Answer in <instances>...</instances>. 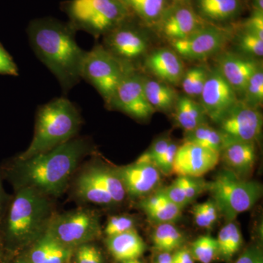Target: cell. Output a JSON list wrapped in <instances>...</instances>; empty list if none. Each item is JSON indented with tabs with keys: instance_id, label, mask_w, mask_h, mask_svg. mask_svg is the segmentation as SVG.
<instances>
[{
	"instance_id": "cell-1",
	"label": "cell",
	"mask_w": 263,
	"mask_h": 263,
	"mask_svg": "<svg viewBox=\"0 0 263 263\" xmlns=\"http://www.w3.org/2000/svg\"><path fill=\"white\" fill-rule=\"evenodd\" d=\"M92 151L89 140L76 137L49 152L26 160L15 157L0 167L14 190L32 189L53 198L65 193L79 164Z\"/></svg>"
},
{
	"instance_id": "cell-2",
	"label": "cell",
	"mask_w": 263,
	"mask_h": 263,
	"mask_svg": "<svg viewBox=\"0 0 263 263\" xmlns=\"http://www.w3.org/2000/svg\"><path fill=\"white\" fill-rule=\"evenodd\" d=\"M75 29L53 18L34 19L27 28L29 42L67 93L79 84L86 51L78 45Z\"/></svg>"
},
{
	"instance_id": "cell-3",
	"label": "cell",
	"mask_w": 263,
	"mask_h": 263,
	"mask_svg": "<svg viewBox=\"0 0 263 263\" xmlns=\"http://www.w3.org/2000/svg\"><path fill=\"white\" fill-rule=\"evenodd\" d=\"M55 213L50 197L32 189L15 190L0 220V234L8 254L41 238Z\"/></svg>"
},
{
	"instance_id": "cell-4",
	"label": "cell",
	"mask_w": 263,
	"mask_h": 263,
	"mask_svg": "<svg viewBox=\"0 0 263 263\" xmlns=\"http://www.w3.org/2000/svg\"><path fill=\"white\" fill-rule=\"evenodd\" d=\"M82 124L80 111L70 100H51L38 109L32 141L17 158L26 160L63 144L77 137Z\"/></svg>"
},
{
	"instance_id": "cell-5",
	"label": "cell",
	"mask_w": 263,
	"mask_h": 263,
	"mask_svg": "<svg viewBox=\"0 0 263 263\" xmlns=\"http://www.w3.org/2000/svg\"><path fill=\"white\" fill-rule=\"evenodd\" d=\"M76 32L104 36L131 16L122 0H68L62 4Z\"/></svg>"
},
{
	"instance_id": "cell-6",
	"label": "cell",
	"mask_w": 263,
	"mask_h": 263,
	"mask_svg": "<svg viewBox=\"0 0 263 263\" xmlns=\"http://www.w3.org/2000/svg\"><path fill=\"white\" fill-rule=\"evenodd\" d=\"M76 200L103 207L119 205L127 196L114 167L91 162L82 167L72 183Z\"/></svg>"
},
{
	"instance_id": "cell-7",
	"label": "cell",
	"mask_w": 263,
	"mask_h": 263,
	"mask_svg": "<svg viewBox=\"0 0 263 263\" xmlns=\"http://www.w3.org/2000/svg\"><path fill=\"white\" fill-rule=\"evenodd\" d=\"M206 190L228 222L250 210L262 193L260 183L243 179L228 169L223 170L212 182L206 183Z\"/></svg>"
},
{
	"instance_id": "cell-8",
	"label": "cell",
	"mask_w": 263,
	"mask_h": 263,
	"mask_svg": "<svg viewBox=\"0 0 263 263\" xmlns=\"http://www.w3.org/2000/svg\"><path fill=\"white\" fill-rule=\"evenodd\" d=\"M133 68L134 66L118 60L103 45L96 44L91 51H86L81 79L98 90L108 108L121 81Z\"/></svg>"
},
{
	"instance_id": "cell-9",
	"label": "cell",
	"mask_w": 263,
	"mask_h": 263,
	"mask_svg": "<svg viewBox=\"0 0 263 263\" xmlns=\"http://www.w3.org/2000/svg\"><path fill=\"white\" fill-rule=\"evenodd\" d=\"M46 232L61 245L74 250L95 240L101 233L100 216L85 207L61 214L55 213Z\"/></svg>"
},
{
	"instance_id": "cell-10",
	"label": "cell",
	"mask_w": 263,
	"mask_h": 263,
	"mask_svg": "<svg viewBox=\"0 0 263 263\" xmlns=\"http://www.w3.org/2000/svg\"><path fill=\"white\" fill-rule=\"evenodd\" d=\"M232 34L230 29L207 23L185 39L170 43L180 57L203 61L222 51Z\"/></svg>"
},
{
	"instance_id": "cell-11",
	"label": "cell",
	"mask_w": 263,
	"mask_h": 263,
	"mask_svg": "<svg viewBox=\"0 0 263 263\" xmlns=\"http://www.w3.org/2000/svg\"><path fill=\"white\" fill-rule=\"evenodd\" d=\"M133 15L104 35L103 46L121 62L132 66L146 55L148 48L146 33Z\"/></svg>"
},
{
	"instance_id": "cell-12",
	"label": "cell",
	"mask_w": 263,
	"mask_h": 263,
	"mask_svg": "<svg viewBox=\"0 0 263 263\" xmlns=\"http://www.w3.org/2000/svg\"><path fill=\"white\" fill-rule=\"evenodd\" d=\"M217 124L224 137V144L235 141L255 143L262 133V116L259 108L238 100Z\"/></svg>"
},
{
	"instance_id": "cell-13",
	"label": "cell",
	"mask_w": 263,
	"mask_h": 263,
	"mask_svg": "<svg viewBox=\"0 0 263 263\" xmlns=\"http://www.w3.org/2000/svg\"><path fill=\"white\" fill-rule=\"evenodd\" d=\"M205 24L194 10L191 0H171L152 29L171 43L185 39Z\"/></svg>"
},
{
	"instance_id": "cell-14",
	"label": "cell",
	"mask_w": 263,
	"mask_h": 263,
	"mask_svg": "<svg viewBox=\"0 0 263 263\" xmlns=\"http://www.w3.org/2000/svg\"><path fill=\"white\" fill-rule=\"evenodd\" d=\"M143 76L131 69L118 86L108 108L116 109L129 117L144 120L155 113L143 90Z\"/></svg>"
},
{
	"instance_id": "cell-15",
	"label": "cell",
	"mask_w": 263,
	"mask_h": 263,
	"mask_svg": "<svg viewBox=\"0 0 263 263\" xmlns=\"http://www.w3.org/2000/svg\"><path fill=\"white\" fill-rule=\"evenodd\" d=\"M200 99L205 115L216 124L239 100L217 68L209 72Z\"/></svg>"
},
{
	"instance_id": "cell-16",
	"label": "cell",
	"mask_w": 263,
	"mask_h": 263,
	"mask_svg": "<svg viewBox=\"0 0 263 263\" xmlns=\"http://www.w3.org/2000/svg\"><path fill=\"white\" fill-rule=\"evenodd\" d=\"M219 160L218 152L184 141L176 152L173 174L178 177L200 178L215 168Z\"/></svg>"
},
{
	"instance_id": "cell-17",
	"label": "cell",
	"mask_w": 263,
	"mask_h": 263,
	"mask_svg": "<svg viewBox=\"0 0 263 263\" xmlns=\"http://www.w3.org/2000/svg\"><path fill=\"white\" fill-rule=\"evenodd\" d=\"M122 181L128 197L143 198L157 191L160 185L161 174L150 162L137 160L134 163L114 167Z\"/></svg>"
},
{
	"instance_id": "cell-18",
	"label": "cell",
	"mask_w": 263,
	"mask_h": 263,
	"mask_svg": "<svg viewBox=\"0 0 263 263\" xmlns=\"http://www.w3.org/2000/svg\"><path fill=\"white\" fill-rule=\"evenodd\" d=\"M218 65V70L235 92L243 94L249 79L259 68L260 63L255 59L241 54L224 53L219 57Z\"/></svg>"
},
{
	"instance_id": "cell-19",
	"label": "cell",
	"mask_w": 263,
	"mask_h": 263,
	"mask_svg": "<svg viewBox=\"0 0 263 263\" xmlns=\"http://www.w3.org/2000/svg\"><path fill=\"white\" fill-rule=\"evenodd\" d=\"M145 66L157 79L169 85L180 84L185 72L179 54L168 48L152 51L146 57Z\"/></svg>"
},
{
	"instance_id": "cell-20",
	"label": "cell",
	"mask_w": 263,
	"mask_h": 263,
	"mask_svg": "<svg viewBox=\"0 0 263 263\" xmlns=\"http://www.w3.org/2000/svg\"><path fill=\"white\" fill-rule=\"evenodd\" d=\"M194 10L206 23L221 26L231 23L241 15V0H191Z\"/></svg>"
},
{
	"instance_id": "cell-21",
	"label": "cell",
	"mask_w": 263,
	"mask_h": 263,
	"mask_svg": "<svg viewBox=\"0 0 263 263\" xmlns=\"http://www.w3.org/2000/svg\"><path fill=\"white\" fill-rule=\"evenodd\" d=\"M220 159L237 176L243 178L254 168L257 160L255 143L252 142H229L223 146Z\"/></svg>"
},
{
	"instance_id": "cell-22",
	"label": "cell",
	"mask_w": 263,
	"mask_h": 263,
	"mask_svg": "<svg viewBox=\"0 0 263 263\" xmlns=\"http://www.w3.org/2000/svg\"><path fill=\"white\" fill-rule=\"evenodd\" d=\"M107 247L114 258L119 262L139 259L146 246L136 229L107 238Z\"/></svg>"
},
{
	"instance_id": "cell-23",
	"label": "cell",
	"mask_w": 263,
	"mask_h": 263,
	"mask_svg": "<svg viewBox=\"0 0 263 263\" xmlns=\"http://www.w3.org/2000/svg\"><path fill=\"white\" fill-rule=\"evenodd\" d=\"M174 108L175 120L184 133L206 123L207 117L200 104L186 95L178 98Z\"/></svg>"
},
{
	"instance_id": "cell-24",
	"label": "cell",
	"mask_w": 263,
	"mask_h": 263,
	"mask_svg": "<svg viewBox=\"0 0 263 263\" xmlns=\"http://www.w3.org/2000/svg\"><path fill=\"white\" fill-rule=\"evenodd\" d=\"M130 14L144 27L153 28L171 0H122Z\"/></svg>"
},
{
	"instance_id": "cell-25",
	"label": "cell",
	"mask_w": 263,
	"mask_h": 263,
	"mask_svg": "<svg viewBox=\"0 0 263 263\" xmlns=\"http://www.w3.org/2000/svg\"><path fill=\"white\" fill-rule=\"evenodd\" d=\"M143 84L147 100L155 110L168 112L174 108L179 95L171 85L147 78H143Z\"/></svg>"
},
{
	"instance_id": "cell-26",
	"label": "cell",
	"mask_w": 263,
	"mask_h": 263,
	"mask_svg": "<svg viewBox=\"0 0 263 263\" xmlns=\"http://www.w3.org/2000/svg\"><path fill=\"white\" fill-rule=\"evenodd\" d=\"M184 141L190 142L220 154L224 145V137L219 129L206 123L200 124L193 130L184 133Z\"/></svg>"
},
{
	"instance_id": "cell-27",
	"label": "cell",
	"mask_w": 263,
	"mask_h": 263,
	"mask_svg": "<svg viewBox=\"0 0 263 263\" xmlns=\"http://www.w3.org/2000/svg\"><path fill=\"white\" fill-rule=\"evenodd\" d=\"M152 241L158 252H171L181 248L184 242L183 233L173 223L157 224Z\"/></svg>"
},
{
	"instance_id": "cell-28",
	"label": "cell",
	"mask_w": 263,
	"mask_h": 263,
	"mask_svg": "<svg viewBox=\"0 0 263 263\" xmlns=\"http://www.w3.org/2000/svg\"><path fill=\"white\" fill-rule=\"evenodd\" d=\"M216 240L218 254L226 260L231 258L240 250L243 242L239 228L234 221H230L223 227Z\"/></svg>"
},
{
	"instance_id": "cell-29",
	"label": "cell",
	"mask_w": 263,
	"mask_h": 263,
	"mask_svg": "<svg viewBox=\"0 0 263 263\" xmlns=\"http://www.w3.org/2000/svg\"><path fill=\"white\" fill-rule=\"evenodd\" d=\"M210 70L205 66H195L185 71L181 84L185 95L191 98H200Z\"/></svg>"
},
{
	"instance_id": "cell-30",
	"label": "cell",
	"mask_w": 263,
	"mask_h": 263,
	"mask_svg": "<svg viewBox=\"0 0 263 263\" xmlns=\"http://www.w3.org/2000/svg\"><path fill=\"white\" fill-rule=\"evenodd\" d=\"M183 209L175 205L164 196L160 206L143 211L148 219L157 224L173 223L177 221L182 214Z\"/></svg>"
},
{
	"instance_id": "cell-31",
	"label": "cell",
	"mask_w": 263,
	"mask_h": 263,
	"mask_svg": "<svg viewBox=\"0 0 263 263\" xmlns=\"http://www.w3.org/2000/svg\"><path fill=\"white\" fill-rule=\"evenodd\" d=\"M195 260L200 263H211L218 255L216 238L209 235L199 237L192 243L191 250Z\"/></svg>"
},
{
	"instance_id": "cell-32",
	"label": "cell",
	"mask_w": 263,
	"mask_h": 263,
	"mask_svg": "<svg viewBox=\"0 0 263 263\" xmlns=\"http://www.w3.org/2000/svg\"><path fill=\"white\" fill-rule=\"evenodd\" d=\"M243 103L253 107L259 108L263 102V70L262 65L255 71L243 93Z\"/></svg>"
},
{
	"instance_id": "cell-33",
	"label": "cell",
	"mask_w": 263,
	"mask_h": 263,
	"mask_svg": "<svg viewBox=\"0 0 263 263\" xmlns=\"http://www.w3.org/2000/svg\"><path fill=\"white\" fill-rule=\"evenodd\" d=\"M236 34V45L241 55L252 59L262 57L263 40L241 29Z\"/></svg>"
},
{
	"instance_id": "cell-34",
	"label": "cell",
	"mask_w": 263,
	"mask_h": 263,
	"mask_svg": "<svg viewBox=\"0 0 263 263\" xmlns=\"http://www.w3.org/2000/svg\"><path fill=\"white\" fill-rule=\"evenodd\" d=\"M58 243L54 238L46 232L31 245L32 247L27 259L30 263H44Z\"/></svg>"
},
{
	"instance_id": "cell-35",
	"label": "cell",
	"mask_w": 263,
	"mask_h": 263,
	"mask_svg": "<svg viewBox=\"0 0 263 263\" xmlns=\"http://www.w3.org/2000/svg\"><path fill=\"white\" fill-rule=\"evenodd\" d=\"M136 221L134 218L127 214H119L108 218L104 233L108 237L113 236L129 230L136 229Z\"/></svg>"
},
{
	"instance_id": "cell-36",
	"label": "cell",
	"mask_w": 263,
	"mask_h": 263,
	"mask_svg": "<svg viewBox=\"0 0 263 263\" xmlns=\"http://www.w3.org/2000/svg\"><path fill=\"white\" fill-rule=\"evenodd\" d=\"M76 263H103L101 252L95 245L84 243L74 249Z\"/></svg>"
},
{
	"instance_id": "cell-37",
	"label": "cell",
	"mask_w": 263,
	"mask_h": 263,
	"mask_svg": "<svg viewBox=\"0 0 263 263\" xmlns=\"http://www.w3.org/2000/svg\"><path fill=\"white\" fill-rule=\"evenodd\" d=\"M178 179L190 203L198 197L204 190H206V183L203 182L200 178L179 176Z\"/></svg>"
},
{
	"instance_id": "cell-38",
	"label": "cell",
	"mask_w": 263,
	"mask_h": 263,
	"mask_svg": "<svg viewBox=\"0 0 263 263\" xmlns=\"http://www.w3.org/2000/svg\"><path fill=\"white\" fill-rule=\"evenodd\" d=\"M178 148L179 146L174 142L171 141L166 152L154 162L161 174L169 176L173 174L175 157Z\"/></svg>"
},
{
	"instance_id": "cell-39",
	"label": "cell",
	"mask_w": 263,
	"mask_h": 263,
	"mask_svg": "<svg viewBox=\"0 0 263 263\" xmlns=\"http://www.w3.org/2000/svg\"><path fill=\"white\" fill-rule=\"evenodd\" d=\"M161 190L167 200L181 209L190 204L178 178L171 185Z\"/></svg>"
},
{
	"instance_id": "cell-40",
	"label": "cell",
	"mask_w": 263,
	"mask_h": 263,
	"mask_svg": "<svg viewBox=\"0 0 263 263\" xmlns=\"http://www.w3.org/2000/svg\"><path fill=\"white\" fill-rule=\"evenodd\" d=\"M263 40V12L253 10L252 14L246 19L240 28Z\"/></svg>"
},
{
	"instance_id": "cell-41",
	"label": "cell",
	"mask_w": 263,
	"mask_h": 263,
	"mask_svg": "<svg viewBox=\"0 0 263 263\" xmlns=\"http://www.w3.org/2000/svg\"><path fill=\"white\" fill-rule=\"evenodd\" d=\"M0 75L18 76V68L13 57L0 43Z\"/></svg>"
},
{
	"instance_id": "cell-42",
	"label": "cell",
	"mask_w": 263,
	"mask_h": 263,
	"mask_svg": "<svg viewBox=\"0 0 263 263\" xmlns=\"http://www.w3.org/2000/svg\"><path fill=\"white\" fill-rule=\"evenodd\" d=\"M73 249L67 248L59 242L44 263H67L73 254Z\"/></svg>"
},
{
	"instance_id": "cell-43",
	"label": "cell",
	"mask_w": 263,
	"mask_h": 263,
	"mask_svg": "<svg viewBox=\"0 0 263 263\" xmlns=\"http://www.w3.org/2000/svg\"><path fill=\"white\" fill-rule=\"evenodd\" d=\"M171 141L169 138H162L160 139L157 140L155 142L148 152H146V155H148L149 160L152 163L155 162L157 159L160 158L161 156L163 155L166 150L168 148L170 143Z\"/></svg>"
},
{
	"instance_id": "cell-44",
	"label": "cell",
	"mask_w": 263,
	"mask_h": 263,
	"mask_svg": "<svg viewBox=\"0 0 263 263\" xmlns=\"http://www.w3.org/2000/svg\"><path fill=\"white\" fill-rule=\"evenodd\" d=\"M235 263H263L262 251L258 247H249Z\"/></svg>"
},
{
	"instance_id": "cell-45",
	"label": "cell",
	"mask_w": 263,
	"mask_h": 263,
	"mask_svg": "<svg viewBox=\"0 0 263 263\" xmlns=\"http://www.w3.org/2000/svg\"><path fill=\"white\" fill-rule=\"evenodd\" d=\"M199 204H200L202 212L206 216L208 220L209 221L212 226H214L217 221L218 217H219V212L215 202H214V200H211Z\"/></svg>"
},
{
	"instance_id": "cell-46",
	"label": "cell",
	"mask_w": 263,
	"mask_h": 263,
	"mask_svg": "<svg viewBox=\"0 0 263 263\" xmlns=\"http://www.w3.org/2000/svg\"><path fill=\"white\" fill-rule=\"evenodd\" d=\"M191 213L193 214L194 221L199 228H204V229H209L212 228V226L202 212L200 204L194 205Z\"/></svg>"
},
{
	"instance_id": "cell-47",
	"label": "cell",
	"mask_w": 263,
	"mask_h": 263,
	"mask_svg": "<svg viewBox=\"0 0 263 263\" xmlns=\"http://www.w3.org/2000/svg\"><path fill=\"white\" fill-rule=\"evenodd\" d=\"M172 257L174 263H195V259L190 249L185 247L176 249Z\"/></svg>"
},
{
	"instance_id": "cell-48",
	"label": "cell",
	"mask_w": 263,
	"mask_h": 263,
	"mask_svg": "<svg viewBox=\"0 0 263 263\" xmlns=\"http://www.w3.org/2000/svg\"><path fill=\"white\" fill-rule=\"evenodd\" d=\"M3 179H3L1 167H0V220L4 215L5 211H6L12 197V195H8L5 192L4 186H3Z\"/></svg>"
},
{
	"instance_id": "cell-49",
	"label": "cell",
	"mask_w": 263,
	"mask_h": 263,
	"mask_svg": "<svg viewBox=\"0 0 263 263\" xmlns=\"http://www.w3.org/2000/svg\"><path fill=\"white\" fill-rule=\"evenodd\" d=\"M8 254L6 248H5L4 240H3L2 235L0 234V263L5 262V261L8 260Z\"/></svg>"
},
{
	"instance_id": "cell-50",
	"label": "cell",
	"mask_w": 263,
	"mask_h": 263,
	"mask_svg": "<svg viewBox=\"0 0 263 263\" xmlns=\"http://www.w3.org/2000/svg\"><path fill=\"white\" fill-rule=\"evenodd\" d=\"M254 10L263 12V0H252Z\"/></svg>"
},
{
	"instance_id": "cell-51",
	"label": "cell",
	"mask_w": 263,
	"mask_h": 263,
	"mask_svg": "<svg viewBox=\"0 0 263 263\" xmlns=\"http://www.w3.org/2000/svg\"><path fill=\"white\" fill-rule=\"evenodd\" d=\"M6 263H30L29 261L27 258H24V257H19L18 258L15 259V260L13 261V262H8L7 261Z\"/></svg>"
},
{
	"instance_id": "cell-52",
	"label": "cell",
	"mask_w": 263,
	"mask_h": 263,
	"mask_svg": "<svg viewBox=\"0 0 263 263\" xmlns=\"http://www.w3.org/2000/svg\"><path fill=\"white\" fill-rule=\"evenodd\" d=\"M122 263H142L138 259H129V260L124 261Z\"/></svg>"
},
{
	"instance_id": "cell-53",
	"label": "cell",
	"mask_w": 263,
	"mask_h": 263,
	"mask_svg": "<svg viewBox=\"0 0 263 263\" xmlns=\"http://www.w3.org/2000/svg\"><path fill=\"white\" fill-rule=\"evenodd\" d=\"M241 1L243 2V4H245V3H247V0H241Z\"/></svg>"
},
{
	"instance_id": "cell-54",
	"label": "cell",
	"mask_w": 263,
	"mask_h": 263,
	"mask_svg": "<svg viewBox=\"0 0 263 263\" xmlns=\"http://www.w3.org/2000/svg\"><path fill=\"white\" fill-rule=\"evenodd\" d=\"M7 261H8V260H6V261H5V262H3V263H6V262H7Z\"/></svg>"
}]
</instances>
